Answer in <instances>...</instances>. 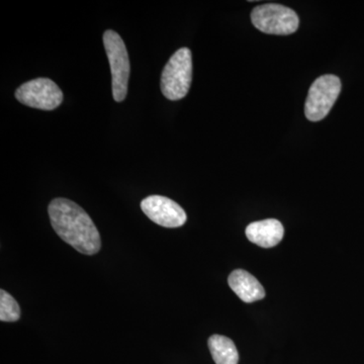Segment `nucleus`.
Masks as SVG:
<instances>
[{
  "label": "nucleus",
  "mask_w": 364,
  "mask_h": 364,
  "mask_svg": "<svg viewBox=\"0 0 364 364\" xmlns=\"http://www.w3.org/2000/svg\"><path fill=\"white\" fill-rule=\"evenodd\" d=\"M141 208L151 221L165 228L183 226L188 219L183 208L166 196H148L141 203Z\"/></svg>",
  "instance_id": "7"
},
{
  "label": "nucleus",
  "mask_w": 364,
  "mask_h": 364,
  "mask_svg": "<svg viewBox=\"0 0 364 364\" xmlns=\"http://www.w3.org/2000/svg\"><path fill=\"white\" fill-rule=\"evenodd\" d=\"M212 358L215 364H238L239 353L231 339L222 335H213L208 339Z\"/></svg>",
  "instance_id": "10"
},
{
  "label": "nucleus",
  "mask_w": 364,
  "mask_h": 364,
  "mask_svg": "<svg viewBox=\"0 0 364 364\" xmlns=\"http://www.w3.org/2000/svg\"><path fill=\"white\" fill-rule=\"evenodd\" d=\"M21 318V309L18 301L4 289L0 291V321L16 322Z\"/></svg>",
  "instance_id": "11"
},
{
  "label": "nucleus",
  "mask_w": 364,
  "mask_h": 364,
  "mask_svg": "<svg viewBox=\"0 0 364 364\" xmlns=\"http://www.w3.org/2000/svg\"><path fill=\"white\" fill-rule=\"evenodd\" d=\"M193 80V59L188 48H181L172 55L163 69L160 87L169 100H182L188 95Z\"/></svg>",
  "instance_id": "2"
},
{
  "label": "nucleus",
  "mask_w": 364,
  "mask_h": 364,
  "mask_svg": "<svg viewBox=\"0 0 364 364\" xmlns=\"http://www.w3.org/2000/svg\"><path fill=\"white\" fill-rule=\"evenodd\" d=\"M14 95L21 104L42 111H53L63 102V92L49 78L28 81L16 90Z\"/></svg>",
  "instance_id": "6"
},
{
  "label": "nucleus",
  "mask_w": 364,
  "mask_h": 364,
  "mask_svg": "<svg viewBox=\"0 0 364 364\" xmlns=\"http://www.w3.org/2000/svg\"><path fill=\"white\" fill-rule=\"evenodd\" d=\"M229 286L244 303H254L265 298L264 287L251 273L243 269L234 270L228 279Z\"/></svg>",
  "instance_id": "9"
},
{
  "label": "nucleus",
  "mask_w": 364,
  "mask_h": 364,
  "mask_svg": "<svg viewBox=\"0 0 364 364\" xmlns=\"http://www.w3.org/2000/svg\"><path fill=\"white\" fill-rule=\"evenodd\" d=\"M341 92V81L337 76L323 75L316 79L306 97L305 114L309 121L325 119Z\"/></svg>",
  "instance_id": "5"
},
{
  "label": "nucleus",
  "mask_w": 364,
  "mask_h": 364,
  "mask_svg": "<svg viewBox=\"0 0 364 364\" xmlns=\"http://www.w3.org/2000/svg\"><path fill=\"white\" fill-rule=\"evenodd\" d=\"M284 235V226L275 219L251 223L246 228L248 240L262 248L274 247L282 242Z\"/></svg>",
  "instance_id": "8"
},
{
  "label": "nucleus",
  "mask_w": 364,
  "mask_h": 364,
  "mask_svg": "<svg viewBox=\"0 0 364 364\" xmlns=\"http://www.w3.org/2000/svg\"><path fill=\"white\" fill-rule=\"evenodd\" d=\"M57 235L78 252L93 255L102 247L100 232L87 213L67 198L53 200L48 208Z\"/></svg>",
  "instance_id": "1"
},
{
  "label": "nucleus",
  "mask_w": 364,
  "mask_h": 364,
  "mask_svg": "<svg viewBox=\"0 0 364 364\" xmlns=\"http://www.w3.org/2000/svg\"><path fill=\"white\" fill-rule=\"evenodd\" d=\"M104 45L111 65L112 97L116 102H121L128 93L130 58L123 39L114 31H105Z\"/></svg>",
  "instance_id": "3"
},
{
  "label": "nucleus",
  "mask_w": 364,
  "mask_h": 364,
  "mask_svg": "<svg viewBox=\"0 0 364 364\" xmlns=\"http://www.w3.org/2000/svg\"><path fill=\"white\" fill-rule=\"evenodd\" d=\"M251 21L261 32L277 36L291 35L298 31L299 25L296 11L275 4L256 6L251 14Z\"/></svg>",
  "instance_id": "4"
}]
</instances>
